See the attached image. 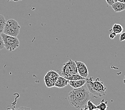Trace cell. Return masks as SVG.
Wrapping results in <instances>:
<instances>
[{"instance_id": "obj_2", "label": "cell", "mask_w": 125, "mask_h": 110, "mask_svg": "<svg viewBox=\"0 0 125 110\" xmlns=\"http://www.w3.org/2000/svg\"><path fill=\"white\" fill-rule=\"evenodd\" d=\"M86 86L90 93L95 96H103L106 94V87L100 78L94 79L93 77L86 79Z\"/></svg>"}, {"instance_id": "obj_5", "label": "cell", "mask_w": 125, "mask_h": 110, "mask_svg": "<svg viewBox=\"0 0 125 110\" xmlns=\"http://www.w3.org/2000/svg\"><path fill=\"white\" fill-rule=\"evenodd\" d=\"M1 34L3 40L4 47L9 51H12L19 47L20 41L17 37L11 36L4 33Z\"/></svg>"}, {"instance_id": "obj_14", "label": "cell", "mask_w": 125, "mask_h": 110, "mask_svg": "<svg viewBox=\"0 0 125 110\" xmlns=\"http://www.w3.org/2000/svg\"><path fill=\"white\" fill-rule=\"evenodd\" d=\"M108 101H105L104 100H102L101 102L96 105L97 110H105L108 109Z\"/></svg>"}, {"instance_id": "obj_11", "label": "cell", "mask_w": 125, "mask_h": 110, "mask_svg": "<svg viewBox=\"0 0 125 110\" xmlns=\"http://www.w3.org/2000/svg\"><path fill=\"white\" fill-rule=\"evenodd\" d=\"M112 31L116 34H119L123 32V27L122 25L118 23H115L112 26Z\"/></svg>"}, {"instance_id": "obj_23", "label": "cell", "mask_w": 125, "mask_h": 110, "mask_svg": "<svg viewBox=\"0 0 125 110\" xmlns=\"http://www.w3.org/2000/svg\"><path fill=\"white\" fill-rule=\"evenodd\" d=\"M114 1H115V2H117V0H114Z\"/></svg>"}, {"instance_id": "obj_17", "label": "cell", "mask_w": 125, "mask_h": 110, "mask_svg": "<svg viewBox=\"0 0 125 110\" xmlns=\"http://www.w3.org/2000/svg\"><path fill=\"white\" fill-rule=\"evenodd\" d=\"M119 38V40L120 41H123L125 40V32H122V33L120 34V36Z\"/></svg>"}, {"instance_id": "obj_15", "label": "cell", "mask_w": 125, "mask_h": 110, "mask_svg": "<svg viewBox=\"0 0 125 110\" xmlns=\"http://www.w3.org/2000/svg\"><path fill=\"white\" fill-rule=\"evenodd\" d=\"M86 79L84 77H83L81 75H80L78 73H77L73 75H71L68 79L69 81H72V80H79V79Z\"/></svg>"}, {"instance_id": "obj_6", "label": "cell", "mask_w": 125, "mask_h": 110, "mask_svg": "<svg viewBox=\"0 0 125 110\" xmlns=\"http://www.w3.org/2000/svg\"><path fill=\"white\" fill-rule=\"evenodd\" d=\"M60 75L54 70H50L44 77V82L47 87H54L55 83Z\"/></svg>"}, {"instance_id": "obj_9", "label": "cell", "mask_w": 125, "mask_h": 110, "mask_svg": "<svg viewBox=\"0 0 125 110\" xmlns=\"http://www.w3.org/2000/svg\"><path fill=\"white\" fill-rule=\"evenodd\" d=\"M86 84V79H79V80H72L69 81V84L73 88H77L82 87Z\"/></svg>"}, {"instance_id": "obj_19", "label": "cell", "mask_w": 125, "mask_h": 110, "mask_svg": "<svg viewBox=\"0 0 125 110\" xmlns=\"http://www.w3.org/2000/svg\"><path fill=\"white\" fill-rule=\"evenodd\" d=\"M116 34H115V33H114V32H112V33L110 34V35H109V37H110V39H114L115 38V37L116 36Z\"/></svg>"}, {"instance_id": "obj_8", "label": "cell", "mask_w": 125, "mask_h": 110, "mask_svg": "<svg viewBox=\"0 0 125 110\" xmlns=\"http://www.w3.org/2000/svg\"><path fill=\"white\" fill-rule=\"evenodd\" d=\"M69 84V80L62 76H59L55 83L54 86L58 88H63Z\"/></svg>"}, {"instance_id": "obj_16", "label": "cell", "mask_w": 125, "mask_h": 110, "mask_svg": "<svg viewBox=\"0 0 125 110\" xmlns=\"http://www.w3.org/2000/svg\"><path fill=\"white\" fill-rule=\"evenodd\" d=\"M5 48L4 45V42H3V38L1 34H0V50L3 49Z\"/></svg>"}, {"instance_id": "obj_10", "label": "cell", "mask_w": 125, "mask_h": 110, "mask_svg": "<svg viewBox=\"0 0 125 110\" xmlns=\"http://www.w3.org/2000/svg\"><path fill=\"white\" fill-rule=\"evenodd\" d=\"M112 8L115 12H120L125 10V3L120 2H115L112 5Z\"/></svg>"}, {"instance_id": "obj_18", "label": "cell", "mask_w": 125, "mask_h": 110, "mask_svg": "<svg viewBox=\"0 0 125 110\" xmlns=\"http://www.w3.org/2000/svg\"><path fill=\"white\" fill-rule=\"evenodd\" d=\"M108 4L110 6H111L115 3L114 0H105Z\"/></svg>"}, {"instance_id": "obj_7", "label": "cell", "mask_w": 125, "mask_h": 110, "mask_svg": "<svg viewBox=\"0 0 125 110\" xmlns=\"http://www.w3.org/2000/svg\"><path fill=\"white\" fill-rule=\"evenodd\" d=\"M75 62L77 65L78 73L84 78H87L88 75V71L85 64L82 61L77 60L75 61Z\"/></svg>"}, {"instance_id": "obj_21", "label": "cell", "mask_w": 125, "mask_h": 110, "mask_svg": "<svg viewBox=\"0 0 125 110\" xmlns=\"http://www.w3.org/2000/svg\"><path fill=\"white\" fill-rule=\"evenodd\" d=\"M117 1L121 2V3H125V0H117Z\"/></svg>"}, {"instance_id": "obj_22", "label": "cell", "mask_w": 125, "mask_h": 110, "mask_svg": "<svg viewBox=\"0 0 125 110\" xmlns=\"http://www.w3.org/2000/svg\"><path fill=\"white\" fill-rule=\"evenodd\" d=\"M124 83L125 84V76L124 77Z\"/></svg>"}, {"instance_id": "obj_12", "label": "cell", "mask_w": 125, "mask_h": 110, "mask_svg": "<svg viewBox=\"0 0 125 110\" xmlns=\"http://www.w3.org/2000/svg\"><path fill=\"white\" fill-rule=\"evenodd\" d=\"M81 110H97L96 105H95L92 102L91 100L88 101V102L86 103V104L81 109Z\"/></svg>"}, {"instance_id": "obj_13", "label": "cell", "mask_w": 125, "mask_h": 110, "mask_svg": "<svg viewBox=\"0 0 125 110\" xmlns=\"http://www.w3.org/2000/svg\"><path fill=\"white\" fill-rule=\"evenodd\" d=\"M5 19L4 17L2 14H0V34L3 33L4 26L6 23Z\"/></svg>"}, {"instance_id": "obj_1", "label": "cell", "mask_w": 125, "mask_h": 110, "mask_svg": "<svg viewBox=\"0 0 125 110\" xmlns=\"http://www.w3.org/2000/svg\"><path fill=\"white\" fill-rule=\"evenodd\" d=\"M90 100L91 93L85 84L80 87L73 88L68 95L70 105L78 109L83 108Z\"/></svg>"}, {"instance_id": "obj_20", "label": "cell", "mask_w": 125, "mask_h": 110, "mask_svg": "<svg viewBox=\"0 0 125 110\" xmlns=\"http://www.w3.org/2000/svg\"><path fill=\"white\" fill-rule=\"evenodd\" d=\"M8 1H12V2H18L22 1V0H8Z\"/></svg>"}, {"instance_id": "obj_4", "label": "cell", "mask_w": 125, "mask_h": 110, "mask_svg": "<svg viewBox=\"0 0 125 110\" xmlns=\"http://www.w3.org/2000/svg\"><path fill=\"white\" fill-rule=\"evenodd\" d=\"M77 73H78V69L75 61L69 59L67 62L63 64L61 72L62 76L68 79L71 75Z\"/></svg>"}, {"instance_id": "obj_3", "label": "cell", "mask_w": 125, "mask_h": 110, "mask_svg": "<svg viewBox=\"0 0 125 110\" xmlns=\"http://www.w3.org/2000/svg\"><path fill=\"white\" fill-rule=\"evenodd\" d=\"M20 26L16 20L10 19L6 21L3 33L11 35L17 37L19 34Z\"/></svg>"}]
</instances>
